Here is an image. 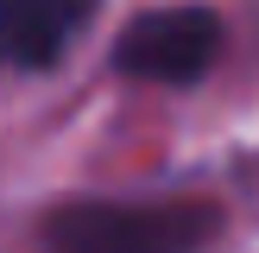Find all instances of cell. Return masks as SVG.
Segmentation results:
<instances>
[{
  "label": "cell",
  "instance_id": "obj_1",
  "mask_svg": "<svg viewBox=\"0 0 259 253\" xmlns=\"http://www.w3.org/2000/svg\"><path fill=\"white\" fill-rule=\"evenodd\" d=\"M215 234L209 196H82L45 215V253H209Z\"/></svg>",
  "mask_w": 259,
  "mask_h": 253
},
{
  "label": "cell",
  "instance_id": "obj_2",
  "mask_svg": "<svg viewBox=\"0 0 259 253\" xmlns=\"http://www.w3.org/2000/svg\"><path fill=\"white\" fill-rule=\"evenodd\" d=\"M222 38L228 25L215 7H152L120 32L114 63L126 76H146V82H196L222 57Z\"/></svg>",
  "mask_w": 259,
  "mask_h": 253
},
{
  "label": "cell",
  "instance_id": "obj_3",
  "mask_svg": "<svg viewBox=\"0 0 259 253\" xmlns=\"http://www.w3.org/2000/svg\"><path fill=\"white\" fill-rule=\"evenodd\" d=\"M101 0H0V70H51L95 25Z\"/></svg>",
  "mask_w": 259,
  "mask_h": 253
}]
</instances>
